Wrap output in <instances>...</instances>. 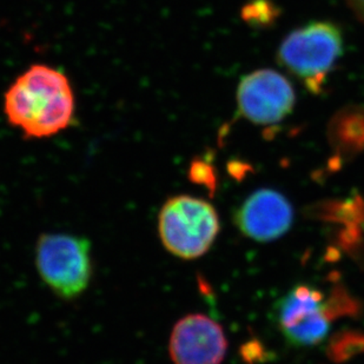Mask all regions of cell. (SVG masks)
I'll use <instances>...</instances> for the list:
<instances>
[{
  "mask_svg": "<svg viewBox=\"0 0 364 364\" xmlns=\"http://www.w3.org/2000/svg\"><path fill=\"white\" fill-rule=\"evenodd\" d=\"M4 112L11 125L23 131L24 137H51L73 123V87L58 70L32 65L7 90Z\"/></svg>",
  "mask_w": 364,
  "mask_h": 364,
  "instance_id": "cell-1",
  "label": "cell"
},
{
  "mask_svg": "<svg viewBox=\"0 0 364 364\" xmlns=\"http://www.w3.org/2000/svg\"><path fill=\"white\" fill-rule=\"evenodd\" d=\"M343 33L331 21H311L290 32L279 45L277 60L310 92L320 93L328 73L343 55Z\"/></svg>",
  "mask_w": 364,
  "mask_h": 364,
  "instance_id": "cell-2",
  "label": "cell"
},
{
  "mask_svg": "<svg viewBox=\"0 0 364 364\" xmlns=\"http://www.w3.org/2000/svg\"><path fill=\"white\" fill-rule=\"evenodd\" d=\"M220 232L218 215L211 204L196 197L168 198L159 213V234L176 257L195 259L209 250Z\"/></svg>",
  "mask_w": 364,
  "mask_h": 364,
  "instance_id": "cell-3",
  "label": "cell"
},
{
  "mask_svg": "<svg viewBox=\"0 0 364 364\" xmlns=\"http://www.w3.org/2000/svg\"><path fill=\"white\" fill-rule=\"evenodd\" d=\"M36 267L43 282L55 295L76 299L92 279L91 243L75 235H41L36 245Z\"/></svg>",
  "mask_w": 364,
  "mask_h": 364,
  "instance_id": "cell-4",
  "label": "cell"
},
{
  "mask_svg": "<svg viewBox=\"0 0 364 364\" xmlns=\"http://www.w3.org/2000/svg\"><path fill=\"white\" fill-rule=\"evenodd\" d=\"M238 114L251 123L272 125L291 114L296 93L287 77L262 69L244 76L237 87Z\"/></svg>",
  "mask_w": 364,
  "mask_h": 364,
  "instance_id": "cell-5",
  "label": "cell"
},
{
  "mask_svg": "<svg viewBox=\"0 0 364 364\" xmlns=\"http://www.w3.org/2000/svg\"><path fill=\"white\" fill-rule=\"evenodd\" d=\"M227 349L222 326L202 314L181 318L168 341V354L173 364H220Z\"/></svg>",
  "mask_w": 364,
  "mask_h": 364,
  "instance_id": "cell-6",
  "label": "cell"
},
{
  "mask_svg": "<svg viewBox=\"0 0 364 364\" xmlns=\"http://www.w3.org/2000/svg\"><path fill=\"white\" fill-rule=\"evenodd\" d=\"M292 206L282 193L270 189L252 193L236 211L235 223L242 234L257 242H272L290 229Z\"/></svg>",
  "mask_w": 364,
  "mask_h": 364,
  "instance_id": "cell-7",
  "label": "cell"
},
{
  "mask_svg": "<svg viewBox=\"0 0 364 364\" xmlns=\"http://www.w3.org/2000/svg\"><path fill=\"white\" fill-rule=\"evenodd\" d=\"M328 141L336 159H353L364 151V105L342 107L328 123Z\"/></svg>",
  "mask_w": 364,
  "mask_h": 364,
  "instance_id": "cell-8",
  "label": "cell"
},
{
  "mask_svg": "<svg viewBox=\"0 0 364 364\" xmlns=\"http://www.w3.org/2000/svg\"><path fill=\"white\" fill-rule=\"evenodd\" d=\"M323 311V295L306 285L292 289L281 301L279 320L283 331L306 322Z\"/></svg>",
  "mask_w": 364,
  "mask_h": 364,
  "instance_id": "cell-9",
  "label": "cell"
},
{
  "mask_svg": "<svg viewBox=\"0 0 364 364\" xmlns=\"http://www.w3.org/2000/svg\"><path fill=\"white\" fill-rule=\"evenodd\" d=\"M310 215L320 220L349 225L364 223V198L354 196L349 200H326L311 206Z\"/></svg>",
  "mask_w": 364,
  "mask_h": 364,
  "instance_id": "cell-10",
  "label": "cell"
},
{
  "mask_svg": "<svg viewBox=\"0 0 364 364\" xmlns=\"http://www.w3.org/2000/svg\"><path fill=\"white\" fill-rule=\"evenodd\" d=\"M330 321L326 318L323 311L317 314L306 322L285 330V337L290 343L299 347L316 346L326 338L329 331Z\"/></svg>",
  "mask_w": 364,
  "mask_h": 364,
  "instance_id": "cell-11",
  "label": "cell"
},
{
  "mask_svg": "<svg viewBox=\"0 0 364 364\" xmlns=\"http://www.w3.org/2000/svg\"><path fill=\"white\" fill-rule=\"evenodd\" d=\"M364 354V333L360 331H342L330 340L328 358L335 363H343Z\"/></svg>",
  "mask_w": 364,
  "mask_h": 364,
  "instance_id": "cell-12",
  "label": "cell"
},
{
  "mask_svg": "<svg viewBox=\"0 0 364 364\" xmlns=\"http://www.w3.org/2000/svg\"><path fill=\"white\" fill-rule=\"evenodd\" d=\"M281 16V9L272 0H249L242 7L241 17L255 28H272Z\"/></svg>",
  "mask_w": 364,
  "mask_h": 364,
  "instance_id": "cell-13",
  "label": "cell"
},
{
  "mask_svg": "<svg viewBox=\"0 0 364 364\" xmlns=\"http://www.w3.org/2000/svg\"><path fill=\"white\" fill-rule=\"evenodd\" d=\"M361 311L362 306L358 299L351 297L342 287L333 288L329 299L323 303V313L329 321L344 316L356 317Z\"/></svg>",
  "mask_w": 364,
  "mask_h": 364,
  "instance_id": "cell-14",
  "label": "cell"
},
{
  "mask_svg": "<svg viewBox=\"0 0 364 364\" xmlns=\"http://www.w3.org/2000/svg\"><path fill=\"white\" fill-rule=\"evenodd\" d=\"M189 178L191 182L205 186L213 195L217 188V176L215 168L208 159H193L190 165Z\"/></svg>",
  "mask_w": 364,
  "mask_h": 364,
  "instance_id": "cell-15",
  "label": "cell"
},
{
  "mask_svg": "<svg viewBox=\"0 0 364 364\" xmlns=\"http://www.w3.org/2000/svg\"><path fill=\"white\" fill-rule=\"evenodd\" d=\"M361 242L362 234L360 225L344 227L343 230L338 235V244L348 251L356 250Z\"/></svg>",
  "mask_w": 364,
  "mask_h": 364,
  "instance_id": "cell-16",
  "label": "cell"
},
{
  "mask_svg": "<svg viewBox=\"0 0 364 364\" xmlns=\"http://www.w3.org/2000/svg\"><path fill=\"white\" fill-rule=\"evenodd\" d=\"M241 355L245 363L256 364L264 360V348L258 341L252 340L241 348Z\"/></svg>",
  "mask_w": 364,
  "mask_h": 364,
  "instance_id": "cell-17",
  "label": "cell"
},
{
  "mask_svg": "<svg viewBox=\"0 0 364 364\" xmlns=\"http://www.w3.org/2000/svg\"><path fill=\"white\" fill-rule=\"evenodd\" d=\"M251 170H252L251 165L240 162V161H231L228 164V171L237 181H242L247 176V172L251 171Z\"/></svg>",
  "mask_w": 364,
  "mask_h": 364,
  "instance_id": "cell-18",
  "label": "cell"
},
{
  "mask_svg": "<svg viewBox=\"0 0 364 364\" xmlns=\"http://www.w3.org/2000/svg\"><path fill=\"white\" fill-rule=\"evenodd\" d=\"M348 6L353 11L355 17L364 24V0H344Z\"/></svg>",
  "mask_w": 364,
  "mask_h": 364,
  "instance_id": "cell-19",
  "label": "cell"
}]
</instances>
